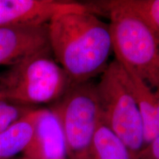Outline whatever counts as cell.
<instances>
[{
	"label": "cell",
	"mask_w": 159,
	"mask_h": 159,
	"mask_svg": "<svg viewBox=\"0 0 159 159\" xmlns=\"http://www.w3.org/2000/svg\"><path fill=\"white\" fill-rule=\"evenodd\" d=\"M34 108V107L16 104L0 97V134Z\"/></svg>",
	"instance_id": "13"
},
{
	"label": "cell",
	"mask_w": 159,
	"mask_h": 159,
	"mask_svg": "<svg viewBox=\"0 0 159 159\" xmlns=\"http://www.w3.org/2000/svg\"><path fill=\"white\" fill-rule=\"evenodd\" d=\"M99 119L139 156L144 148L142 119L128 71L115 59L95 84Z\"/></svg>",
	"instance_id": "4"
},
{
	"label": "cell",
	"mask_w": 159,
	"mask_h": 159,
	"mask_svg": "<svg viewBox=\"0 0 159 159\" xmlns=\"http://www.w3.org/2000/svg\"><path fill=\"white\" fill-rule=\"evenodd\" d=\"M108 14L116 60L159 94V34L140 16L116 0L96 2Z\"/></svg>",
	"instance_id": "2"
},
{
	"label": "cell",
	"mask_w": 159,
	"mask_h": 159,
	"mask_svg": "<svg viewBox=\"0 0 159 159\" xmlns=\"http://www.w3.org/2000/svg\"><path fill=\"white\" fill-rule=\"evenodd\" d=\"M50 50L72 84L91 81L108 66L113 51L109 24L94 10L70 11L48 23Z\"/></svg>",
	"instance_id": "1"
},
{
	"label": "cell",
	"mask_w": 159,
	"mask_h": 159,
	"mask_svg": "<svg viewBox=\"0 0 159 159\" xmlns=\"http://www.w3.org/2000/svg\"><path fill=\"white\" fill-rule=\"evenodd\" d=\"M19 159H29V158H25V157H21V158H20Z\"/></svg>",
	"instance_id": "15"
},
{
	"label": "cell",
	"mask_w": 159,
	"mask_h": 159,
	"mask_svg": "<svg viewBox=\"0 0 159 159\" xmlns=\"http://www.w3.org/2000/svg\"><path fill=\"white\" fill-rule=\"evenodd\" d=\"M29 159H67L63 129L50 108H42L32 140L22 153Z\"/></svg>",
	"instance_id": "8"
},
{
	"label": "cell",
	"mask_w": 159,
	"mask_h": 159,
	"mask_svg": "<svg viewBox=\"0 0 159 159\" xmlns=\"http://www.w3.org/2000/svg\"><path fill=\"white\" fill-rule=\"evenodd\" d=\"M123 7L140 16L159 34V0H116Z\"/></svg>",
	"instance_id": "12"
},
{
	"label": "cell",
	"mask_w": 159,
	"mask_h": 159,
	"mask_svg": "<svg viewBox=\"0 0 159 159\" xmlns=\"http://www.w3.org/2000/svg\"><path fill=\"white\" fill-rule=\"evenodd\" d=\"M72 85L47 48L24 57L0 75V97L25 106L54 104Z\"/></svg>",
	"instance_id": "3"
},
{
	"label": "cell",
	"mask_w": 159,
	"mask_h": 159,
	"mask_svg": "<svg viewBox=\"0 0 159 159\" xmlns=\"http://www.w3.org/2000/svg\"><path fill=\"white\" fill-rule=\"evenodd\" d=\"M125 69L130 77L142 116L145 148L159 137V94L134 73Z\"/></svg>",
	"instance_id": "9"
},
{
	"label": "cell",
	"mask_w": 159,
	"mask_h": 159,
	"mask_svg": "<svg viewBox=\"0 0 159 159\" xmlns=\"http://www.w3.org/2000/svg\"><path fill=\"white\" fill-rule=\"evenodd\" d=\"M94 10L91 4L56 0H0V27L47 25L70 11Z\"/></svg>",
	"instance_id": "6"
},
{
	"label": "cell",
	"mask_w": 159,
	"mask_h": 159,
	"mask_svg": "<svg viewBox=\"0 0 159 159\" xmlns=\"http://www.w3.org/2000/svg\"><path fill=\"white\" fill-rule=\"evenodd\" d=\"M42 108H34L0 134V159H12L26 150Z\"/></svg>",
	"instance_id": "10"
},
{
	"label": "cell",
	"mask_w": 159,
	"mask_h": 159,
	"mask_svg": "<svg viewBox=\"0 0 159 159\" xmlns=\"http://www.w3.org/2000/svg\"><path fill=\"white\" fill-rule=\"evenodd\" d=\"M50 109L62 127L67 159H94L93 141L99 119L95 84H72Z\"/></svg>",
	"instance_id": "5"
},
{
	"label": "cell",
	"mask_w": 159,
	"mask_h": 159,
	"mask_svg": "<svg viewBox=\"0 0 159 159\" xmlns=\"http://www.w3.org/2000/svg\"><path fill=\"white\" fill-rule=\"evenodd\" d=\"M139 159H159V137L143 149Z\"/></svg>",
	"instance_id": "14"
},
{
	"label": "cell",
	"mask_w": 159,
	"mask_h": 159,
	"mask_svg": "<svg viewBox=\"0 0 159 159\" xmlns=\"http://www.w3.org/2000/svg\"><path fill=\"white\" fill-rule=\"evenodd\" d=\"M94 159H139L99 119L93 141Z\"/></svg>",
	"instance_id": "11"
},
{
	"label": "cell",
	"mask_w": 159,
	"mask_h": 159,
	"mask_svg": "<svg viewBox=\"0 0 159 159\" xmlns=\"http://www.w3.org/2000/svg\"><path fill=\"white\" fill-rule=\"evenodd\" d=\"M47 48H49L48 24L0 27V66H9Z\"/></svg>",
	"instance_id": "7"
}]
</instances>
